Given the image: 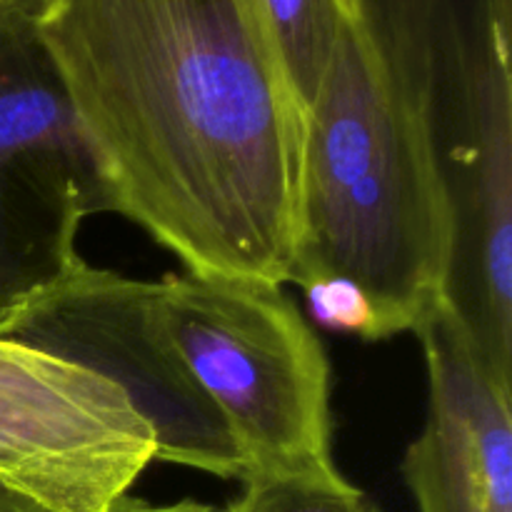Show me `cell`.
Here are the masks:
<instances>
[{"label": "cell", "instance_id": "obj_1", "mask_svg": "<svg viewBox=\"0 0 512 512\" xmlns=\"http://www.w3.org/2000/svg\"><path fill=\"white\" fill-rule=\"evenodd\" d=\"M35 20L113 213L188 273L288 283L305 113L243 0H45Z\"/></svg>", "mask_w": 512, "mask_h": 512}, {"label": "cell", "instance_id": "obj_4", "mask_svg": "<svg viewBox=\"0 0 512 512\" xmlns=\"http://www.w3.org/2000/svg\"><path fill=\"white\" fill-rule=\"evenodd\" d=\"M160 283L175 343L248 478L338 470L328 355L280 285L198 273Z\"/></svg>", "mask_w": 512, "mask_h": 512}, {"label": "cell", "instance_id": "obj_8", "mask_svg": "<svg viewBox=\"0 0 512 512\" xmlns=\"http://www.w3.org/2000/svg\"><path fill=\"white\" fill-rule=\"evenodd\" d=\"M428 415L403 458L418 512H512V385L490 370L445 303L415 328Z\"/></svg>", "mask_w": 512, "mask_h": 512}, {"label": "cell", "instance_id": "obj_7", "mask_svg": "<svg viewBox=\"0 0 512 512\" xmlns=\"http://www.w3.org/2000/svg\"><path fill=\"white\" fill-rule=\"evenodd\" d=\"M153 460L113 383L0 338V483L55 512H108Z\"/></svg>", "mask_w": 512, "mask_h": 512}, {"label": "cell", "instance_id": "obj_10", "mask_svg": "<svg viewBox=\"0 0 512 512\" xmlns=\"http://www.w3.org/2000/svg\"><path fill=\"white\" fill-rule=\"evenodd\" d=\"M220 512H383L340 470L303 475H253Z\"/></svg>", "mask_w": 512, "mask_h": 512}, {"label": "cell", "instance_id": "obj_11", "mask_svg": "<svg viewBox=\"0 0 512 512\" xmlns=\"http://www.w3.org/2000/svg\"><path fill=\"white\" fill-rule=\"evenodd\" d=\"M310 303L320 320L335 328L355 330L363 340L370 335V310L363 295L348 283H318L308 288Z\"/></svg>", "mask_w": 512, "mask_h": 512}, {"label": "cell", "instance_id": "obj_5", "mask_svg": "<svg viewBox=\"0 0 512 512\" xmlns=\"http://www.w3.org/2000/svg\"><path fill=\"white\" fill-rule=\"evenodd\" d=\"M108 188L35 15L0 8V328L80 263Z\"/></svg>", "mask_w": 512, "mask_h": 512}, {"label": "cell", "instance_id": "obj_2", "mask_svg": "<svg viewBox=\"0 0 512 512\" xmlns=\"http://www.w3.org/2000/svg\"><path fill=\"white\" fill-rule=\"evenodd\" d=\"M453 245L428 128L345 13L305 108L288 283L353 285L370 310L368 340H388L443 303Z\"/></svg>", "mask_w": 512, "mask_h": 512}, {"label": "cell", "instance_id": "obj_12", "mask_svg": "<svg viewBox=\"0 0 512 512\" xmlns=\"http://www.w3.org/2000/svg\"><path fill=\"white\" fill-rule=\"evenodd\" d=\"M0 512H55V510L45 508V505L35 503L33 498H28V495L18 493V490L0 483ZM108 512H220V510L210 508V505H203V503H195V500H180V503H173V505H153V503H145V500L123 495V498H120Z\"/></svg>", "mask_w": 512, "mask_h": 512}, {"label": "cell", "instance_id": "obj_6", "mask_svg": "<svg viewBox=\"0 0 512 512\" xmlns=\"http://www.w3.org/2000/svg\"><path fill=\"white\" fill-rule=\"evenodd\" d=\"M0 338L113 383L153 433L155 460L223 480L248 478L238 443L175 343L163 283L125 278L80 260L13 315Z\"/></svg>", "mask_w": 512, "mask_h": 512}, {"label": "cell", "instance_id": "obj_3", "mask_svg": "<svg viewBox=\"0 0 512 512\" xmlns=\"http://www.w3.org/2000/svg\"><path fill=\"white\" fill-rule=\"evenodd\" d=\"M418 108L448 188L455 258L512 255V0H343Z\"/></svg>", "mask_w": 512, "mask_h": 512}, {"label": "cell", "instance_id": "obj_13", "mask_svg": "<svg viewBox=\"0 0 512 512\" xmlns=\"http://www.w3.org/2000/svg\"><path fill=\"white\" fill-rule=\"evenodd\" d=\"M45 0H0V8H13L20 10V13L38 15L40 8H43Z\"/></svg>", "mask_w": 512, "mask_h": 512}, {"label": "cell", "instance_id": "obj_9", "mask_svg": "<svg viewBox=\"0 0 512 512\" xmlns=\"http://www.w3.org/2000/svg\"><path fill=\"white\" fill-rule=\"evenodd\" d=\"M298 98L310 105L345 20L343 0H243Z\"/></svg>", "mask_w": 512, "mask_h": 512}]
</instances>
